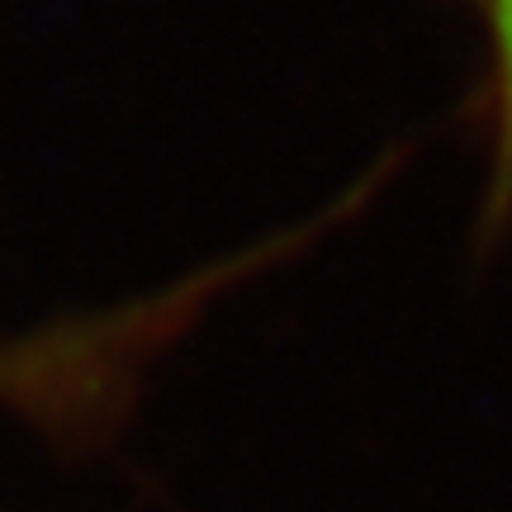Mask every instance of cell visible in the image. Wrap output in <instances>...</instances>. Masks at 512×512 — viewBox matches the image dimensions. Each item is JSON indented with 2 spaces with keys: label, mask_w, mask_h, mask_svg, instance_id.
Here are the masks:
<instances>
[{
  "label": "cell",
  "mask_w": 512,
  "mask_h": 512,
  "mask_svg": "<svg viewBox=\"0 0 512 512\" xmlns=\"http://www.w3.org/2000/svg\"><path fill=\"white\" fill-rule=\"evenodd\" d=\"M494 57V181H489V214H512V0H475Z\"/></svg>",
  "instance_id": "1"
}]
</instances>
